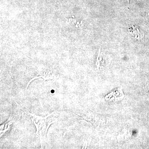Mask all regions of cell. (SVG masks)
Returning a JSON list of instances; mask_svg holds the SVG:
<instances>
[{"label":"cell","mask_w":149,"mask_h":149,"mask_svg":"<svg viewBox=\"0 0 149 149\" xmlns=\"http://www.w3.org/2000/svg\"><path fill=\"white\" fill-rule=\"evenodd\" d=\"M127 1H128V3H129V2H130V0H127Z\"/></svg>","instance_id":"obj_3"},{"label":"cell","mask_w":149,"mask_h":149,"mask_svg":"<svg viewBox=\"0 0 149 149\" xmlns=\"http://www.w3.org/2000/svg\"><path fill=\"white\" fill-rule=\"evenodd\" d=\"M32 116V120L37 128L36 134L40 137L42 146V147L43 142L45 140L46 135L49 126L54 122L53 113L47 116L45 118L40 117L39 116L29 114Z\"/></svg>","instance_id":"obj_1"},{"label":"cell","mask_w":149,"mask_h":149,"mask_svg":"<svg viewBox=\"0 0 149 149\" xmlns=\"http://www.w3.org/2000/svg\"><path fill=\"white\" fill-rule=\"evenodd\" d=\"M144 20L146 22V23L148 24H149V11L148 12L144 17Z\"/></svg>","instance_id":"obj_2"}]
</instances>
